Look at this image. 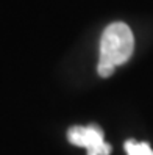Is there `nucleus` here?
Instances as JSON below:
<instances>
[{"label":"nucleus","instance_id":"nucleus-2","mask_svg":"<svg viewBox=\"0 0 153 155\" xmlns=\"http://www.w3.org/2000/svg\"><path fill=\"white\" fill-rule=\"evenodd\" d=\"M67 140L70 144L84 147L88 155H110L111 146L105 143L103 132L98 125H74L67 130Z\"/></svg>","mask_w":153,"mask_h":155},{"label":"nucleus","instance_id":"nucleus-1","mask_svg":"<svg viewBox=\"0 0 153 155\" xmlns=\"http://www.w3.org/2000/svg\"><path fill=\"white\" fill-rule=\"evenodd\" d=\"M134 50V36L130 27L123 22L110 24L100 39V57L97 72L100 77L113 75L114 69L125 64Z\"/></svg>","mask_w":153,"mask_h":155},{"label":"nucleus","instance_id":"nucleus-3","mask_svg":"<svg viewBox=\"0 0 153 155\" xmlns=\"http://www.w3.org/2000/svg\"><path fill=\"white\" fill-rule=\"evenodd\" d=\"M125 150L127 155H153V149L148 143H136L134 140L125 143Z\"/></svg>","mask_w":153,"mask_h":155}]
</instances>
